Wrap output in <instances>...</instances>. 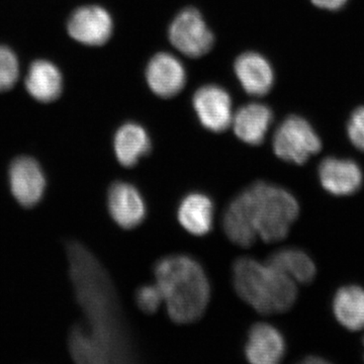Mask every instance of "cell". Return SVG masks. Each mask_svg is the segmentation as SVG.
<instances>
[{
  "label": "cell",
  "mask_w": 364,
  "mask_h": 364,
  "mask_svg": "<svg viewBox=\"0 0 364 364\" xmlns=\"http://www.w3.org/2000/svg\"><path fill=\"white\" fill-rule=\"evenodd\" d=\"M67 251L72 282L86 317V325L71 332L72 356L81 363L129 361L131 346L111 280L80 244H69Z\"/></svg>",
  "instance_id": "obj_1"
},
{
  "label": "cell",
  "mask_w": 364,
  "mask_h": 364,
  "mask_svg": "<svg viewBox=\"0 0 364 364\" xmlns=\"http://www.w3.org/2000/svg\"><path fill=\"white\" fill-rule=\"evenodd\" d=\"M299 213L298 200L287 189L256 181L229 203L225 221L242 238L255 240L259 236L272 243L286 238Z\"/></svg>",
  "instance_id": "obj_2"
},
{
  "label": "cell",
  "mask_w": 364,
  "mask_h": 364,
  "mask_svg": "<svg viewBox=\"0 0 364 364\" xmlns=\"http://www.w3.org/2000/svg\"><path fill=\"white\" fill-rule=\"evenodd\" d=\"M156 286L170 318L189 324L202 317L210 301V282L202 265L183 254L166 256L154 267Z\"/></svg>",
  "instance_id": "obj_3"
},
{
  "label": "cell",
  "mask_w": 364,
  "mask_h": 364,
  "mask_svg": "<svg viewBox=\"0 0 364 364\" xmlns=\"http://www.w3.org/2000/svg\"><path fill=\"white\" fill-rule=\"evenodd\" d=\"M233 284L238 296L263 315L287 312L298 296L296 282L291 277L251 257L235 261Z\"/></svg>",
  "instance_id": "obj_4"
},
{
  "label": "cell",
  "mask_w": 364,
  "mask_h": 364,
  "mask_svg": "<svg viewBox=\"0 0 364 364\" xmlns=\"http://www.w3.org/2000/svg\"><path fill=\"white\" fill-rule=\"evenodd\" d=\"M320 138L308 121L299 116L284 119L273 136V150L287 162L301 165L320 152Z\"/></svg>",
  "instance_id": "obj_5"
},
{
  "label": "cell",
  "mask_w": 364,
  "mask_h": 364,
  "mask_svg": "<svg viewBox=\"0 0 364 364\" xmlns=\"http://www.w3.org/2000/svg\"><path fill=\"white\" fill-rule=\"evenodd\" d=\"M171 44L186 56L198 58L210 51L215 39L202 14L193 7L182 9L169 28Z\"/></svg>",
  "instance_id": "obj_6"
},
{
  "label": "cell",
  "mask_w": 364,
  "mask_h": 364,
  "mask_svg": "<svg viewBox=\"0 0 364 364\" xmlns=\"http://www.w3.org/2000/svg\"><path fill=\"white\" fill-rule=\"evenodd\" d=\"M114 21L109 11L98 6L79 7L67 21L72 39L85 46H102L111 39Z\"/></svg>",
  "instance_id": "obj_7"
},
{
  "label": "cell",
  "mask_w": 364,
  "mask_h": 364,
  "mask_svg": "<svg viewBox=\"0 0 364 364\" xmlns=\"http://www.w3.org/2000/svg\"><path fill=\"white\" fill-rule=\"evenodd\" d=\"M193 107L200 124L208 131L221 133L233 121L229 93L218 85H205L193 95Z\"/></svg>",
  "instance_id": "obj_8"
},
{
  "label": "cell",
  "mask_w": 364,
  "mask_h": 364,
  "mask_svg": "<svg viewBox=\"0 0 364 364\" xmlns=\"http://www.w3.org/2000/svg\"><path fill=\"white\" fill-rule=\"evenodd\" d=\"M11 193L21 205H37L44 195L46 181L39 163L31 157H18L9 167Z\"/></svg>",
  "instance_id": "obj_9"
},
{
  "label": "cell",
  "mask_w": 364,
  "mask_h": 364,
  "mask_svg": "<svg viewBox=\"0 0 364 364\" xmlns=\"http://www.w3.org/2000/svg\"><path fill=\"white\" fill-rule=\"evenodd\" d=\"M150 90L163 98L176 97L186 82V72L178 59L169 53H158L146 69Z\"/></svg>",
  "instance_id": "obj_10"
},
{
  "label": "cell",
  "mask_w": 364,
  "mask_h": 364,
  "mask_svg": "<svg viewBox=\"0 0 364 364\" xmlns=\"http://www.w3.org/2000/svg\"><path fill=\"white\" fill-rule=\"evenodd\" d=\"M107 207L114 221L124 229H134L145 220L146 205L140 191L128 182L117 181L107 193Z\"/></svg>",
  "instance_id": "obj_11"
},
{
  "label": "cell",
  "mask_w": 364,
  "mask_h": 364,
  "mask_svg": "<svg viewBox=\"0 0 364 364\" xmlns=\"http://www.w3.org/2000/svg\"><path fill=\"white\" fill-rule=\"evenodd\" d=\"M318 178L326 191L334 196H351L363 184V172L351 160L326 158L318 167Z\"/></svg>",
  "instance_id": "obj_12"
},
{
  "label": "cell",
  "mask_w": 364,
  "mask_h": 364,
  "mask_svg": "<svg viewBox=\"0 0 364 364\" xmlns=\"http://www.w3.org/2000/svg\"><path fill=\"white\" fill-rule=\"evenodd\" d=\"M286 343L282 333L269 324L257 323L251 327L245 345V355L254 364H275L282 360Z\"/></svg>",
  "instance_id": "obj_13"
},
{
  "label": "cell",
  "mask_w": 364,
  "mask_h": 364,
  "mask_svg": "<svg viewBox=\"0 0 364 364\" xmlns=\"http://www.w3.org/2000/svg\"><path fill=\"white\" fill-rule=\"evenodd\" d=\"M235 73L244 90L254 97L267 95L274 82V73L269 62L255 52L244 53L237 58Z\"/></svg>",
  "instance_id": "obj_14"
},
{
  "label": "cell",
  "mask_w": 364,
  "mask_h": 364,
  "mask_svg": "<svg viewBox=\"0 0 364 364\" xmlns=\"http://www.w3.org/2000/svg\"><path fill=\"white\" fill-rule=\"evenodd\" d=\"M26 91L40 102H52L61 95L63 77L58 67L48 60L31 64L25 81Z\"/></svg>",
  "instance_id": "obj_15"
},
{
  "label": "cell",
  "mask_w": 364,
  "mask_h": 364,
  "mask_svg": "<svg viewBox=\"0 0 364 364\" xmlns=\"http://www.w3.org/2000/svg\"><path fill=\"white\" fill-rule=\"evenodd\" d=\"M232 123L240 140L249 145H260L272 123V112L264 105H246L235 114Z\"/></svg>",
  "instance_id": "obj_16"
},
{
  "label": "cell",
  "mask_w": 364,
  "mask_h": 364,
  "mask_svg": "<svg viewBox=\"0 0 364 364\" xmlns=\"http://www.w3.org/2000/svg\"><path fill=\"white\" fill-rule=\"evenodd\" d=\"M214 213V203L210 196L191 193L181 200L177 215L186 231L196 236H203L212 230Z\"/></svg>",
  "instance_id": "obj_17"
},
{
  "label": "cell",
  "mask_w": 364,
  "mask_h": 364,
  "mask_svg": "<svg viewBox=\"0 0 364 364\" xmlns=\"http://www.w3.org/2000/svg\"><path fill=\"white\" fill-rule=\"evenodd\" d=\"M114 147L119 162L124 167H133L141 158L149 154L150 136L140 124L127 123L117 131Z\"/></svg>",
  "instance_id": "obj_18"
},
{
  "label": "cell",
  "mask_w": 364,
  "mask_h": 364,
  "mask_svg": "<svg viewBox=\"0 0 364 364\" xmlns=\"http://www.w3.org/2000/svg\"><path fill=\"white\" fill-rule=\"evenodd\" d=\"M333 309L340 324L351 331L364 329V289L356 286L337 291Z\"/></svg>",
  "instance_id": "obj_19"
},
{
  "label": "cell",
  "mask_w": 364,
  "mask_h": 364,
  "mask_svg": "<svg viewBox=\"0 0 364 364\" xmlns=\"http://www.w3.org/2000/svg\"><path fill=\"white\" fill-rule=\"evenodd\" d=\"M294 282L310 284L316 275V267L310 256L296 248H284L272 253L265 260Z\"/></svg>",
  "instance_id": "obj_20"
},
{
  "label": "cell",
  "mask_w": 364,
  "mask_h": 364,
  "mask_svg": "<svg viewBox=\"0 0 364 364\" xmlns=\"http://www.w3.org/2000/svg\"><path fill=\"white\" fill-rule=\"evenodd\" d=\"M20 76V63L13 50L0 45V92L11 90Z\"/></svg>",
  "instance_id": "obj_21"
},
{
  "label": "cell",
  "mask_w": 364,
  "mask_h": 364,
  "mask_svg": "<svg viewBox=\"0 0 364 364\" xmlns=\"http://www.w3.org/2000/svg\"><path fill=\"white\" fill-rule=\"evenodd\" d=\"M162 301V294L157 286H144L136 291V305L145 314L157 312Z\"/></svg>",
  "instance_id": "obj_22"
},
{
  "label": "cell",
  "mask_w": 364,
  "mask_h": 364,
  "mask_svg": "<svg viewBox=\"0 0 364 364\" xmlns=\"http://www.w3.org/2000/svg\"><path fill=\"white\" fill-rule=\"evenodd\" d=\"M347 131L352 144L364 152V107H358L351 114Z\"/></svg>",
  "instance_id": "obj_23"
},
{
  "label": "cell",
  "mask_w": 364,
  "mask_h": 364,
  "mask_svg": "<svg viewBox=\"0 0 364 364\" xmlns=\"http://www.w3.org/2000/svg\"><path fill=\"white\" fill-rule=\"evenodd\" d=\"M348 0H312L316 6L328 11H337L345 6Z\"/></svg>",
  "instance_id": "obj_24"
},
{
  "label": "cell",
  "mask_w": 364,
  "mask_h": 364,
  "mask_svg": "<svg viewBox=\"0 0 364 364\" xmlns=\"http://www.w3.org/2000/svg\"><path fill=\"white\" fill-rule=\"evenodd\" d=\"M305 363H325V360H323V359H318V358H313L311 359L306 358L305 360Z\"/></svg>",
  "instance_id": "obj_25"
}]
</instances>
